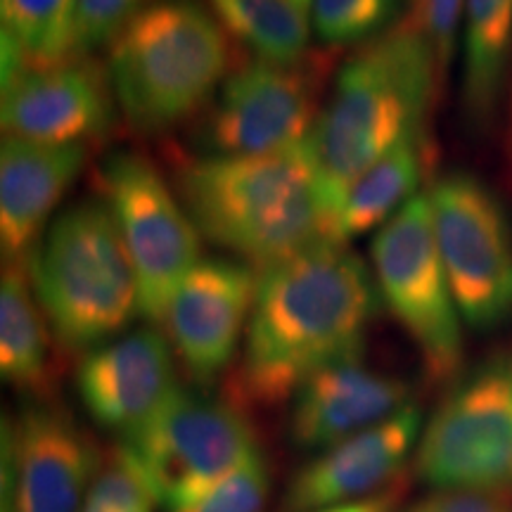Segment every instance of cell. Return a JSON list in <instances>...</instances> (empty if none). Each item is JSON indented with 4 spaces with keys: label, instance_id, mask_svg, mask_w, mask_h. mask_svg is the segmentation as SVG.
Returning a JSON list of instances; mask_svg holds the SVG:
<instances>
[{
    "label": "cell",
    "instance_id": "2e32d148",
    "mask_svg": "<svg viewBox=\"0 0 512 512\" xmlns=\"http://www.w3.org/2000/svg\"><path fill=\"white\" fill-rule=\"evenodd\" d=\"M420 425V408L408 403L380 425L320 451L292 477L285 491V508L292 512L328 510L380 494L413 451Z\"/></svg>",
    "mask_w": 512,
    "mask_h": 512
},
{
    "label": "cell",
    "instance_id": "83f0119b",
    "mask_svg": "<svg viewBox=\"0 0 512 512\" xmlns=\"http://www.w3.org/2000/svg\"><path fill=\"white\" fill-rule=\"evenodd\" d=\"M465 0H420L418 10L413 12V19L430 38L434 55H437L439 74H444L448 64L456 53L458 27L463 17Z\"/></svg>",
    "mask_w": 512,
    "mask_h": 512
},
{
    "label": "cell",
    "instance_id": "9a60e30c",
    "mask_svg": "<svg viewBox=\"0 0 512 512\" xmlns=\"http://www.w3.org/2000/svg\"><path fill=\"white\" fill-rule=\"evenodd\" d=\"M114 91L107 67L83 57L31 67L3 91L5 136L43 145H86L110 131Z\"/></svg>",
    "mask_w": 512,
    "mask_h": 512
},
{
    "label": "cell",
    "instance_id": "ba28073f",
    "mask_svg": "<svg viewBox=\"0 0 512 512\" xmlns=\"http://www.w3.org/2000/svg\"><path fill=\"white\" fill-rule=\"evenodd\" d=\"M432 226L460 318L494 330L512 316V223L489 185L448 174L427 192Z\"/></svg>",
    "mask_w": 512,
    "mask_h": 512
},
{
    "label": "cell",
    "instance_id": "7402d4cb",
    "mask_svg": "<svg viewBox=\"0 0 512 512\" xmlns=\"http://www.w3.org/2000/svg\"><path fill=\"white\" fill-rule=\"evenodd\" d=\"M221 27L261 60L302 62L311 41L306 12L287 0H209Z\"/></svg>",
    "mask_w": 512,
    "mask_h": 512
},
{
    "label": "cell",
    "instance_id": "d6986e66",
    "mask_svg": "<svg viewBox=\"0 0 512 512\" xmlns=\"http://www.w3.org/2000/svg\"><path fill=\"white\" fill-rule=\"evenodd\" d=\"M0 373L34 399L53 394L57 373L50 354V323L38 304L27 259L5 261L0 283Z\"/></svg>",
    "mask_w": 512,
    "mask_h": 512
},
{
    "label": "cell",
    "instance_id": "7c38bea8",
    "mask_svg": "<svg viewBox=\"0 0 512 512\" xmlns=\"http://www.w3.org/2000/svg\"><path fill=\"white\" fill-rule=\"evenodd\" d=\"M102 453L62 408L31 403L3 430V512H83Z\"/></svg>",
    "mask_w": 512,
    "mask_h": 512
},
{
    "label": "cell",
    "instance_id": "4316f807",
    "mask_svg": "<svg viewBox=\"0 0 512 512\" xmlns=\"http://www.w3.org/2000/svg\"><path fill=\"white\" fill-rule=\"evenodd\" d=\"M268 491H271V477H268L266 460L256 453L249 463L211 486L195 501L166 512H259L264 508Z\"/></svg>",
    "mask_w": 512,
    "mask_h": 512
},
{
    "label": "cell",
    "instance_id": "484cf974",
    "mask_svg": "<svg viewBox=\"0 0 512 512\" xmlns=\"http://www.w3.org/2000/svg\"><path fill=\"white\" fill-rule=\"evenodd\" d=\"M69 3L72 0H0L3 29L22 43L31 67L55 64Z\"/></svg>",
    "mask_w": 512,
    "mask_h": 512
},
{
    "label": "cell",
    "instance_id": "277c9868",
    "mask_svg": "<svg viewBox=\"0 0 512 512\" xmlns=\"http://www.w3.org/2000/svg\"><path fill=\"white\" fill-rule=\"evenodd\" d=\"M230 41L197 0H155L114 38L112 91L128 124L159 136L202 110L226 81Z\"/></svg>",
    "mask_w": 512,
    "mask_h": 512
},
{
    "label": "cell",
    "instance_id": "ac0fdd59",
    "mask_svg": "<svg viewBox=\"0 0 512 512\" xmlns=\"http://www.w3.org/2000/svg\"><path fill=\"white\" fill-rule=\"evenodd\" d=\"M86 145H43L3 138L0 147V245L5 261L27 259L48 216L86 164Z\"/></svg>",
    "mask_w": 512,
    "mask_h": 512
},
{
    "label": "cell",
    "instance_id": "8992f818",
    "mask_svg": "<svg viewBox=\"0 0 512 512\" xmlns=\"http://www.w3.org/2000/svg\"><path fill=\"white\" fill-rule=\"evenodd\" d=\"M370 261L377 290L420 349L427 373L451 377L463 358V330L434 238L430 197L415 195L377 230Z\"/></svg>",
    "mask_w": 512,
    "mask_h": 512
},
{
    "label": "cell",
    "instance_id": "44dd1931",
    "mask_svg": "<svg viewBox=\"0 0 512 512\" xmlns=\"http://www.w3.org/2000/svg\"><path fill=\"white\" fill-rule=\"evenodd\" d=\"M422 181L420 136L403 140L389 155L363 171L344 197L335 226V245L354 240L368 230H380L394 214L418 195Z\"/></svg>",
    "mask_w": 512,
    "mask_h": 512
},
{
    "label": "cell",
    "instance_id": "3957f363",
    "mask_svg": "<svg viewBox=\"0 0 512 512\" xmlns=\"http://www.w3.org/2000/svg\"><path fill=\"white\" fill-rule=\"evenodd\" d=\"M437 74L430 38L413 17L339 69L311 136L335 226L356 178L403 140L420 136Z\"/></svg>",
    "mask_w": 512,
    "mask_h": 512
},
{
    "label": "cell",
    "instance_id": "603a6c76",
    "mask_svg": "<svg viewBox=\"0 0 512 512\" xmlns=\"http://www.w3.org/2000/svg\"><path fill=\"white\" fill-rule=\"evenodd\" d=\"M159 494L143 460L131 446H112L100 458L83 512H155Z\"/></svg>",
    "mask_w": 512,
    "mask_h": 512
},
{
    "label": "cell",
    "instance_id": "4fadbf2b",
    "mask_svg": "<svg viewBox=\"0 0 512 512\" xmlns=\"http://www.w3.org/2000/svg\"><path fill=\"white\" fill-rule=\"evenodd\" d=\"M259 273L245 261L204 259L178 287L164 316L166 337L188 373L211 384L247 332Z\"/></svg>",
    "mask_w": 512,
    "mask_h": 512
},
{
    "label": "cell",
    "instance_id": "f1b7e54d",
    "mask_svg": "<svg viewBox=\"0 0 512 512\" xmlns=\"http://www.w3.org/2000/svg\"><path fill=\"white\" fill-rule=\"evenodd\" d=\"M401 512H512V501L503 491L437 489Z\"/></svg>",
    "mask_w": 512,
    "mask_h": 512
},
{
    "label": "cell",
    "instance_id": "8fae6325",
    "mask_svg": "<svg viewBox=\"0 0 512 512\" xmlns=\"http://www.w3.org/2000/svg\"><path fill=\"white\" fill-rule=\"evenodd\" d=\"M323 67L254 57L223 81L204 138L214 155H266L311 140Z\"/></svg>",
    "mask_w": 512,
    "mask_h": 512
},
{
    "label": "cell",
    "instance_id": "ffe728a7",
    "mask_svg": "<svg viewBox=\"0 0 512 512\" xmlns=\"http://www.w3.org/2000/svg\"><path fill=\"white\" fill-rule=\"evenodd\" d=\"M510 48L512 0H465L463 107L482 131L496 117Z\"/></svg>",
    "mask_w": 512,
    "mask_h": 512
},
{
    "label": "cell",
    "instance_id": "6da1fadb",
    "mask_svg": "<svg viewBox=\"0 0 512 512\" xmlns=\"http://www.w3.org/2000/svg\"><path fill=\"white\" fill-rule=\"evenodd\" d=\"M377 297L368 266L339 245L259 271L235 380L240 401L283 403L318 370L363 354Z\"/></svg>",
    "mask_w": 512,
    "mask_h": 512
},
{
    "label": "cell",
    "instance_id": "5bb4252c",
    "mask_svg": "<svg viewBox=\"0 0 512 512\" xmlns=\"http://www.w3.org/2000/svg\"><path fill=\"white\" fill-rule=\"evenodd\" d=\"M76 387L88 415L100 427L133 441L181 389L174 347L155 328L112 339L86 354L76 373Z\"/></svg>",
    "mask_w": 512,
    "mask_h": 512
},
{
    "label": "cell",
    "instance_id": "5b68a950",
    "mask_svg": "<svg viewBox=\"0 0 512 512\" xmlns=\"http://www.w3.org/2000/svg\"><path fill=\"white\" fill-rule=\"evenodd\" d=\"M27 266L62 349L91 354L117 339L140 313L136 268L105 200L62 211L31 249Z\"/></svg>",
    "mask_w": 512,
    "mask_h": 512
},
{
    "label": "cell",
    "instance_id": "9c48e42d",
    "mask_svg": "<svg viewBox=\"0 0 512 512\" xmlns=\"http://www.w3.org/2000/svg\"><path fill=\"white\" fill-rule=\"evenodd\" d=\"M100 178L136 268L140 313L152 325H162L176 290L200 264V230L159 171L140 155H112Z\"/></svg>",
    "mask_w": 512,
    "mask_h": 512
},
{
    "label": "cell",
    "instance_id": "cb8c5ba5",
    "mask_svg": "<svg viewBox=\"0 0 512 512\" xmlns=\"http://www.w3.org/2000/svg\"><path fill=\"white\" fill-rule=\"evenodd\" d=\"M145 0H72L57 48V60H83L93 50L112 46L128 22L145 8Z\"/></svg>",
    "mask_w": 512,
    "mask_h": 512
},
{
    "label": "cell",
    "instance_id": "30bf717a",
    "mask_svg": "<svg viewBox=\"0 0 512 512\" xmlns=\"http://www.w3.org/2000/svg\"><path fill=\"white\" fill-rule=\"evenodd\" d=\"M159 494L174 510L240 470L259 451L256 432L238 406L178 389L174 399L133 441Z\"/></svg>",
    "mask_w": 512,
    "mask_h": 512
},
{
    "label": "cell",
    "instance_id": "7a4b0ae2",
    "mask_svg": "<svg viewBox=\"0 0 512 512\" xmlns=\"http://www.w3.org/2000/svg\"><path fill=\"white\" fill-rule=\"evenodd\" d=\"M178 197L211 245L266 271L335 245V214L311 140L266 155H211L185 164Z\"/></svg>",
    "mask_w": 512,
    "mask_h": 512
},
{
    "label": "cell",
    "instance_id": "d4e9b609",
    "mask_svg": "<svg viewBox=\"0 0 512 512\" xmlns=\"http://www.w3.org/2000/svg\"><path fill=\"white\" fill-rule=\"evenodd\" d=\"M399 0H313L311 22L320 41L332 46L373 41L394 22Z\"/></svg>",
    "mask_w": 512,
    "mask_h": 512
},
{
    "label": "cell",
    "instance_id": "52a82bcc",
    "mask_svg": "<svg viewBox=\"0 0 512 512\" xmlns=\"http://www.w3.org/2000/svg\"><path fill=\"white\" fill-rule=\"evenodd\" d=\"M415 470L437 489H512V349L441 401L418 441Z\"/></svg>",
    "mask_w": 512,
    "mask_h": 512
},
{
    "label": "cell",
    "instance_id": "f546056e",
    "mask_svg": "<svg viewBox=\"0 0 512 512\" xmlns=\"http://www.w3.org/2000/svg\"><path fill=\"white\" fill-rule=\"evenodd\" d=\"M401 491L392 486V489H384L380 494L363 498V501L339 505V508H328V510H313V512H394L396 501H399Z\"/></svg>",
    "mask_w": 512,
    "mask_h": 512
},
{
    "label": "cell",
    "instance_id": "4dcf8cb0",
    "mask_svg": "<svg viewBox=\"0 0 512 512\" xmlns=\"http://www.w3.org/2000/svg\"><path fill=\"white\" fill-rule=\"evenodd\" d=\"M287 3H292L294 8H299L302 12H311L313 0H287Z\"/></svg>",
    "mask_w": 512,
    "mask_h": 512
},
{
    "label": "cell",
    "instance_id": "e0dca14e",
    "mask_svg": "<svg viewBox=\"0 0 512 512\" xmlns=\"http://www.w3.org/2000/svg\"><path fill=\"white\" fill-rule=\"evenodd\" d=\"M408 394L406 382L368 368L363 354L342 358L311 375L292 396V441L325 451L392 418L408 406Z\"/></svg>",
    "mask_w": 512,
    "mask_h": 512
}]
</instances>
